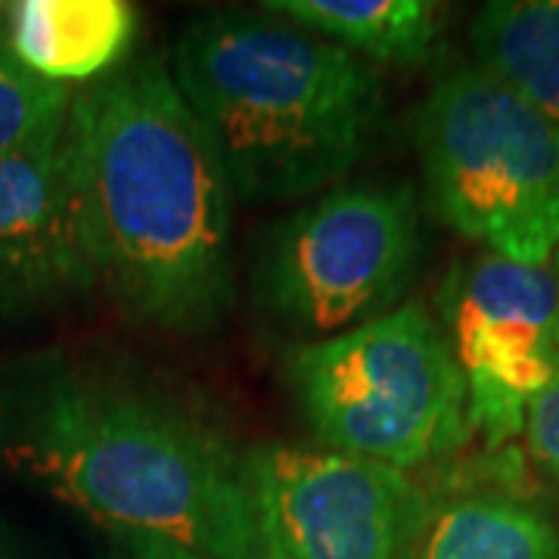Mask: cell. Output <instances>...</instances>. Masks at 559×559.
<instances>
[{
  "label": "cell",
  "instance_id": "obj_1",
  "mask_svg": "<svg viewBox=\"0 0 559 559\" xmlns=\"http://www.w3.org/2000/svg\"><path fill=\"white\" fill-rule=\"evenodd\" d=\"M0 466L109 535L259 559L249 451L212 401L138 360L75 348L0 360Z\"/></svg>",
  "mask_w": 559,
  "mask_h": 559
},
{
  "label": "cell",
  "instance_id": "obj_2",
  "mask_svg": "<svg viewBox=\"0 0 559 559\" xmlns=\"http://www.w3.org/2000/svg\"><path fill=\"white\" fill-rule=\"evenodd\" d=\"M69 171L97 286L134 323L205 336L234 299V190L171 66L134 57L72 94Z\"/></svg>",
  "mask_w": 559,
  "mask_h": 559
},
{
  "label": "cell",
  "instance_id": "obj_3",
  "mask_svg": "<svg viewBox=\"0 0 559 559\" xmlns=\"http://www.w3.org/2000/svg\"><path fill=\"white\" fill-rule=\"evenodd\" d=\"M171 75L249 205L340 187L373 143L385 100L377 66L274 13L190 20Z\"/></svg>",
  "mask_w": 559,
  "mask_h": 559
},
{
  "label": "cell",
  "instance_id": "obj_4",
  "mask_svg": "<svg viewBox=\"0 0 559 559\" xmlns=\"http://www.w3.org/2000/svg\"><path fill=\"white\" fill-rule=\"evenodd\" d=\"M286 382L326 451L401 473L454 454L473 432L451 342L419 301L296 348Z\"/></svg>",
  "mask_w": 559,
  "mask_h": 559
},
{
  "label": "cell",
  "instance_id": "obj_5",
  "mask_svg": "<svg viewBox=\"0 0 559 559\" xmlns=\"http://www.w3.org/2000/svg\"><path fill=\"white\" fill-rule=\"evenodd\" d=\"M429 202L491 255L547 264L559 249V128L479 66L448 72L414 116Z\"/></svg>",
  "mask_w": 559,
  "mask_h": 559
},
{
  "label": "cell",
  "instance_id": "obj_6",
  "mask_svg": "<svg viewBox=\"0 0 559 559\" xmlns=\"http://www.w3.org/2000/svg\"><path fill=\"white\" fill-rule=\"evenodd\" d=\"M423 259L411 183H340L267 234L259 308L301 336L330 340L389 314Z\"/></svg>",
  "mask_w": 559,
  "mask_h": 559
},
{
  "label": "cell",
  "instance_id": "obj_7",
  "mask_svg": "<svg viewBox=\"0 0 559 559\" xmlns=\"http://www.w3.org/2000/svg\"><path fill=\"white\" fill-rule=\"evenodd\" d=\"M259 559H417L432 500L407 473L340 451H249Z\"/></svg>",
  "mask_w": 559,
  "mask_h": 559
},
{
  "label": "cell",
  "instance_id": "obj_8",
  "mask_svg": "<svg viewBox=\"0 0 559 559\" xmlns=\"http://www.w3.org/2000/svg\"><path fill=\"white\" fill-rule=\"evenodd\" d=\"M439 305L469 426L500 448L525 429L528 404L559 373L557 274L485 252L451 271Z\"/></svg>",
  "mask_w": 559,
  "mask_h": 559
},
{
  "label": "cell",
  "instance_id": "obj_9",
  "mask_svg": "<svg viewBox=\"0 0 559 559\" xmlns=\"http://www.w3.org/2000/svg\"><path fill=\"white\" fill-rule=\"evenodd\" d=\"M66 116L0 159V323L38 318L97 286L72 193Z\"/></svg>",
  "mask_w": 559,
  "mask_h": 559
},
{
  "label": "cell",
  "instance_id": "obj_10",
  "mask_svg": "<svg viewBox=\"0 0 559 559\" xmlns=\"http://www.w3.org/2000/svg\"><path fill=\"white\" fill-rule=\"evenodd\" d=\"M140 13L128 0H20L0 22L10 53L38 79L97 81L119 69L138 40Z\"/></svg>",
  "mask_w": 559,
  "mask_h": 559
},
{
  "label": "cell",
  "instance_id": "obj_11",
  "mask_svg": "<svg viewBox=\"0 0 559 559\" xmlns=\"http://www.w3.org/2000/svg\"><path fill=\"white\" fill-rule=\"evenodd\" d=\"M476 66L559 128V0H491L469 25Z\"/></svg>",
  "mask_w": 559,
  "mask_h": 559
},
{
  "label": "cell",
  "instance_id": "obj_12",
  "mask_svg": "<svg viewBox=\"0 0 559 559\" xmlns=\"http://www.w3.org/2000/svg\"><path fill=\"white\" fill-rule=\"evenodd\" d=\"M264 13H277L360 60L404 69L429 60L441 25L439 7L429 0H271Z\"/></svg>",
  "mask_w": 559,
  "mask_h": 559
},
{
  "label": "cell",
  "instance_id": "obj_13",
  "mask_svg": "<svg viewBox=\"0 0 559 559\" xmlns=\"http://www.w3.org/2000/svg\"><path fill=\"white\" fill-rule=\"evenodd\" d=\"M417 559H559V522L510 495L457 498L432 516Z\"/></svg>",
  "mask_w": 559,
  "mask_h": 559
},
{
  "label": "cell",
  "instance_id": "obj_14",
  "mask_svg": "<svg viewBox=\"0 0 559 559\" xmlns=\"http://www.w3.org/2000/svg\"><path fill=\"white\" fill-rule=\"evenodd\" d=\"M69 103L72 91L66 84L28 72L0 35V159L35 138L44 124L66 116Z\"/></svg>",
  "mask_w": 559,
  "mask_h": 559
},
{
  "label": "cell",
  "instance_id": "obj_15",
  "mask_svg": "<svg viewBox=\"0 0 559 559\" xmlns=\"http://www.w3.org/2000/svg\"><path fill=\"white\" fill-rule=\"evenodd\" d=\"M525 439L538 466L559 485V373L525 411Z\"/></svg>",
  "mask_w": 559,
  "mask_h": 559
},
{
  "label": "cell",
  "instance_id": "obj_16",
  "mask_svg": "<svg viewBox=\"0 0 559 559\" xmlns=\"http://www.w3.org/2000/svg\"><path fill=\"white\" fill-rule=\"evenodd\" d=\"M119 544V559H205L193 550H187L183 544L159 538V535H112Z\"/></svg>",
  "mask_w": 559,
  "mask_h": 559
},
{
  "label": "cell",
  "instance_id": "obj_17",
  "mask_svg": "<svg viewBox=\"0 0 559 559\" xmlns=\"http://www.w3.org/2000/svg\"><path fill=\"white\" fill-rule=\"evenodd\" d=\"M554 274H557V286H559V249H557V267H554Z\"/></svg>",
  "mask_w": 559,
  "mask_h": 559
},
{
  "label": "cell",
  "instance_id": "obj_18",
  "mask_svg": "<svg viewBox=\"0 0 559 559\" xmlns=\"http://www.w3.org/2000/svg\"><path fill=\"white\" fill-rule=\"evenodd\" d=\"M3 13H7V3H0V20H3Z\"/></svg>",
  "mask_w": 559,
  "mask_h": 559
}]
</instances>
